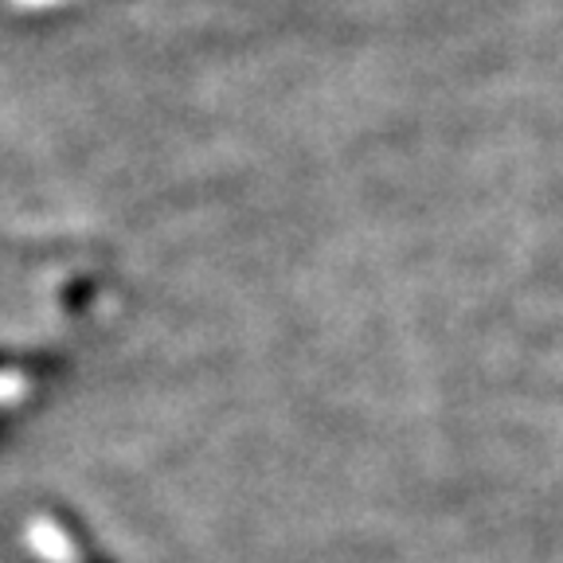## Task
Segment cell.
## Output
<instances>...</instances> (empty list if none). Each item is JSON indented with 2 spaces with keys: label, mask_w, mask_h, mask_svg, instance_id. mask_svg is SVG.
<instances>
[{
  "label": "cell",
  "mask_w": 563,
  "mask_h": 563,
  "mask_svg": "<svg viewBox=\"0 0 563 563\" xmlns=\"http://www.w3.org/2000/svg\"><path fill=\"white\" fill-rule=\"evenodd\" d=\"M27 544L44 555L47 563H98V555L79 540V528H70L67 520H59V517L35 520Z\"/></svg>",
  "instance_id": "obj_1"
}]
</instances>
